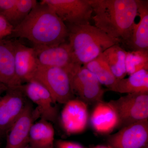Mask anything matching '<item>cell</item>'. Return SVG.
<instances>
[{
	"instance_id": "6da1fadb",
	"label": "cell",
	"mask_w": 148,
	"mask_h": 148,
	"mask_svg": "<svg viewBox=\"0 0 148 148\" xmlns=\"http://www.w3.org/2000/svg\"><path fill=\"white\" fill-rule=\"evenodd\" d=\"M9 37L26 39L34 45H58L68 41V29L51 9L40 2Z\"/></svg>"
},
{
	"instance_id": "7a4b0ae2",
	"label": "cell",
	"mask_w": 148,
	"mask_h": 148,
	"mask_svg": "<svg viewBox=\"0 0 148 148\" xmlns=\"http://www.w3.org/2000/svg\"><path fill=\"white\" fill-rule=\"evenodd\" d=\"M96 27L123 44L131 34L138 15L137 0H88Z\"/></svg>"
},
{
	"instance_id": "3957f363",
	"label": "cell",
	"mask_w": 148,
	"mask_h": 148,
	"mask_svg": "<svg viewBox=\"0 0 148 148\" xmlns=\"http://www.w3.org/2000/svg\"><path fill=\"white\" fill-rule=\"evenodd\" d=\"M66 26L68 42L77 61L82 66L97 58L109 48L121 43L90 24Z\"/></svg>"
},
{
	"instance_id": "277c9868",
	"label": "cell",
	"mask_w": 148,
	"mask_h": 148,
	"mask_svg": "<svg viewBox=\"0 0 148 148\" xmlns=\"http://www.w3.org/2000/svg\"><path fill=\"white\" fill-rule=\"evenodd\" d=\"M32 80L43 86L56 103L65 104L74 99L71 75L64 69L39 65Z\"/></svg>"
},
{
	"instance_id": "5b68a950",
	"label": "cell",
	"mask_w": 148,
	"mask_h": 148,
	"mask_svg": "<svg viewBox=\"0 0 148 148\" xmlns=\"http://www.w3.org/2000/svg\"><path fill=\"white\" fill-rule=\"evenodd\" d=\"M109 103L117 115L118 126L123 127L148 119V92L127 94Z\"/></svg>"
},
{
	"instance_id": "8992f818",
	"label": "cell",
	"mask_w": 148,
	"mask_h": 148,
	"mask_svg": "<svg viewBox=\"0 0 148 148\" xmlns=\"http://www.w3.org/2000/svg\"><path fill=\"white\" fill-rule=\"evenodd\" d=\"M39 65L64 69L71 76L81 66L68 41L56 46L34 45Z\"/></svg>"
},
{
	"instance_id": "52a82bcc",
	"label": "cell",
	"mask_w": 148,
	"mask_h": 148,
	"mask_svg": "<svg viewBox=\"0 0 148 148\" xmlns=\"http://www.w3.org/2000/svg\"><path fill=\"white\" fill-rule=\"evenodd\" d=\"M67 25L90 24L93 11L88 0H42Z\"/></svg>"
},
{
	"instance_id": "ba28073f",
	"label": "cell",
	"mask_w": 148,
	"mask_h": 148,
	"mask_svg": "<svg viewBox=\"0 0 148 148\" xmlns=\"http://www.w3.org/2000/svg\"><path fill=\"white\" fill-rule=\"evenodd\" d=\"M21 85L8 87L0 99V135L8 132L23 112L27 103Z\"/></svg>"
},
{
	"instance_id": "9c48e42d",
	"label": "cell",
	"mask_w": 148,
	"mask_h": 148,
	"mask_svg": "<svg viewBox=\"0 0 148 148\" xmlns=\"http://www.w3.org/2000/svg\"><path fill=\"white\" fill-rule=\"evenodd\" d=\"M72 89L86 103L103 102L105 90L96 77L82 66L71 76Z\"/></svg>"
},
{
	"instance_id": "30bf717a",
	"label": "cell",
	"mask_w": 148,
	"mask_h": 148,
	"mask_svg": "<svg viewBox=\"0 0 148 148\" xmlns=\"http://www.w3.org/2000/svg\"><path fill=\"white\" fill-rule=\"evenodd\" d=\"M148 139V119L122 127L109 140L111 148H142Z\"/></svg>"
},
{
	"instance_id": "8fae6325",
	"label": "cell",
	"mask_w": 148,
	"mask_h": 148,
	"mask_svg": "<svg viewBox=\"0 0 148 148\" xmlns=\"http://www.w3.org/2000/svg\"><path fill=\"white\" fill-rule=\"evenodd\" d=\"M40 115L29 102H27L23 112L8 133L5 148H24L29 144V133L34 121Z\"/></svg>"
},
{
	"instance_id": "7c38bea8",
	"label": "cell",
	"mask_w": 148,
	"mask_h": 148,
	"mask_svg": "<svg viewBox=\"0 0 148 148\" xmlns=\"http://www.w3.org/2000/svg\"><path fill=\"white\" fill-rule=\"evenodd\" d=\"M21 87L26 97L36 105V110L41 119L55 121L57 115V110L53 106L56 103L48 90L34 80L21 84Z\"/></svg>"
},
{
	"instance_id": "4fadbf2b",
	"label": "cell",
	"mask_w": 148,
	"mask_h": 148,
	"mask_svg": "<svg viewBox=\"0 0 148 148\" xmlns=\"http://www.w3.org/2000/svg\"><path fill=\"white\" fill-rule=\"evenodd\" d=\"M61 119L63 127L68 134L82 132L86 127L88 120L87 104L78 99L68 101L61 112Z\"/></svg>"
},
{
	"instance_id": "5bb4252c",
	"label": "cell",
	"mask_w": 148,
	"mask_h": 148,
	"mask_svg": "<svg viewBox=\"0 0 148 148\" xmlns=\"http://www.w3.org/2000/svg\"><path fill=\"white\" fill-rule=\"evenodd\" d=\"M12 42L16 76L22 84L32 80L39 64L34 48L27 47L17 40Z\"/></svg>"
},
{
	"instance_id": "9a60e30c",
	"label": "cell",
	"mask_w": 148,
	"mask_h": 148,
	"mask_svg": "<svg viewBox=\"0 0 148 148\" xmlns=\"http://www.w3.org/2000/svg\"><path fill=\"white\" fill-rule=\"evenodd\" d=\"M140 20L134 24L131 34L123 44L131 51H148V1L137 0Z\"/></svg>"
},
{
	"instance_id": "2e32d148",
	"label": "cell",
	"mask_w": 148,
	"mask_h": 148,
	"mask_svg": "<svg viewBox=\"0 0 148 148\" xmlns=\"http://www.w3.org/2000/svg\"><path fill=\"white\" fill-rule=\"evenodd\" d=\"M0 82L8 88L21 85L15 73L14 51L11 40H0Z\"/></svg>"
},
{
	"instance_id": "e0dca14e",
	"label": "cell",
	"mask_w": 148,
	"mask_h": 148,
	"mask_svg": "<svg viewBox=\"0 0 148 148\" xmlns=\"http://www.w3.org/2000/svg\"><path fill=\"white\" fill-rule=\"evenodd\" d=\"M92 112L91 122L97 132H110L118 125V118L110 104L103 102L98 103Z\"/></svg>"
},
{
	"instance_id": "ac0fdd59",
	"label": "cell",
	"mask_w": 148,
	"mask_h": 148,
	"mask_svg": "<svg viewBox=\"0 0 148 148\" xmlns=\"http://www.w3.org/2000/svg\"><path fill=\"white\" fill-rule=\"evenodd\" d=\"M54 130L47 121L33 123L29 133V145L35 148H53Z\"/></svg>"
},
{
	"instance_id": "d6986e66",
	"label": "cell",
	"mask_w": 148,
	"mask_h": 148,
	"mask_svg": "<svg viewBox=\"0 0 148 148\" xmlns=\"http://www.w3.org/2000/svg\"><path fill=\"white\" fill-rule=\"evenodd\" d=\"M110 90L127 94L148 92V71L141 70L126 78L117 80Z\"/></svg>"
},
{
	"instance_id": "ffe728a7",
	"label": "cell",
	"mask_w": 148,
	"mask_h": 148,
	"mask_svg": "<svg viewBox=\"0 0 148 148\" xmlns=\"http://www.w3.org/2000/svg\"><path fill=\"white\" fill-rule=\"evenodd\" d=\"M127 51L119 44L111 47L102 53L111 71L117 79H123L126 75L125 58Z\"/></svg>"
},
{
	"instance_id": "44dd1931",
	"label": "cell",
	"mask_w": 148,
	"mask_h": 148,
	"mask_svg": "<svg viewBox=\"0 0 148 148\" xmlns=\"http://www.w3.org/2000/svg\"><path fill=\"white\" fill-rule=\"evenodd\" d=\"M83 66L96 77L101 84L108 88L109 90L116 82L117 79L114 76L102 54Z\"/></svg>"
},
{
	"instance_id": "7402d4cb",
	"label": "cell",
	"mask_w": 148,
	"mask_h": 148,
	"mask_svg": "<svg viewBox=\"0 0 148 148\" xmlns=\"http://www.w3.org/2000/svg\"><path fill=\"white\" fill-rule=\"evenodd\" d=\"M125 68L129 75L141 70L148 71V51H127Z\"/></svg>"
},
{
	"instance_id": "603a6c76",
	"label": "cell",
	"mask_w": 148,
	"mask_h": 148,
	"mask_svg": "<svg viewBox=\"0 0 148 148\" xmlns=\"http://www.w3.org/2000/svg\"><path fill=\"white\" fill-rule=\"evenodd\" d=\"M38 3L36 0H16L14 12L10 22L14 28L26 18Z\"/></svg>"
},
{
	"instance_id": "cb8c5ba5",
	"label": "cell",
	"mask_w": 148,
	"mask_h": 148,
	"mask_svg": "<svg viewBox=\"0 0 148 148\" xmlns=\"http://www.w3.org/2000/svg\"><path fill=\"white\" fill-rule=\"evenodd\" d=\"M16 0H0V16L10 23L16 5Z\"/></svg>"
},
{
	"instance_id": "d4e9b609",
	"label": "cell",
	"mask_w": 148,
	"mask_h": 148,
	"mask_svg": "<svg viewBox=\"0 0 148 148\" xmlns=\"http://www.w3.org/2000/svg\"><path fill=\"white\" fill-rule=\"evenodd\" d=\"M14 27L6 20L0 16V40L5 37L10 36L12 34Z\"/></svg>"
},
{
	"instance_id": "484cf974",
	"label": "cell",
	"mask_w": 148,
	"mask_h": 148,
	"mask_svg": "<svg viewBox=\"0 0 148 148\" xmlns=\"http://www.w3.org/2000/svg\"><path fill=\"white\" fill-rule=\"evenodd\" d=\"M56 145L57 148H83L78 144L68 141H58Z\"/></svg>"
},
{
	"instance_id": "4316f807",
	"label": "cell",
	"mask_w": 148,
	"mask_h": 148,
	"mask_svg": "<svg viewBox=\"0 0 148 148\" xmlns=\"http://www.w3.org/2000/svg\"><path fill=\"white\" fill-rule=\"evenodd\" d=\"M8 87L2 83H0V99L1 98V95L5 91H6L7 90Z\"/></svg>"
},
{
	"instance_id": "83f0119b",
	"label": "cell",
	"mask_w": 148,
	"mask_h": 148,
	"mask_svg": "<svg viewBox=\"0 0 148 148\" xmlns=\"http://www.w3.org/2000/svg\"><path fill=\"white\" fill-rule=\"evenodd\" d=\"M93 148H111L110 146H98Z\"/></svg>"
},
{
	"instance_id": "f1b7e54d",
	"label": "cell",
	"mask_w": 148,
	"mask_h": 148,
	"mask_svg": "<svg viewBox=\"0 0 148 148\" xmlns=\"http://www.w3.org/2000/svg\"><path fill=\"white\" fill-rule=\"evenodd\" d=\"M24 148H35L34 147H32V146L30 145H28L26 147H25Z\"/></svg>"
},
{
	"instance_id": "f546056e",
	"label": "cell",
	"mask_w": 148,
	"mask_h": 148,
	"mask_svg": "<svg viewBox=\"0 0 148 148\" xmlns=\"http://www.w3.org/2000/svg\"><path fill=\"white\" fill-rule=\"evenodd\" d=\"M1 136L0 135V143H1Z\"/></svg>"
},
{
	"instance_id": "4dcf8cb0",
	"label": "cell",
	"mask_w": 148,
	"mask_h": 148,
	"mask_svg": "<svg viewBox=\"0 0 148 148\" xmlns=\"http://www.w3.org/2000/svg\"><path fill=\"white\" fill-rule=\"evenodd\" d=\"M0 83H1V82H0Z\"/></svg>"
}]
</instances>
